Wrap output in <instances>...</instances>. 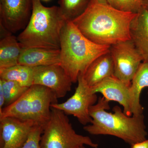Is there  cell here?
<instances>
[{"label":"cell","instance_id":"cell-1","mask_svg":"<svg viewBox=\"0 0 148 148\" xmlns=\"http://www.w3.org/2000/svg\"><path fill=\"white\" fill-rule=\"evenodd\" d=\"M137 14L118 10L108 3L90 0L83 13L72 22L90 41L110 46L131 40L130 26Z\"/></svg>","mask_w":148,"mask_h":148},{"label":"cell","instance_id":"cell-2","mask_svg":"<svg viewBox=\"0 0 148 148\" xmlns=\"http://www.w3.org/2000/svg\"><path fill=\"white\" fill-rule=\"evenodd\" d=\"M109 102L103 97L98 98L89 109L90 124L84 129L91 135L115 136L130 146L146 140L147 132L143 114L128 116L118 106L114 107V113L109 112Z\"/></svg>","mask_w":148,"mask_h":148},{"label":"cell","instance_id":"cell-3","mask_svg":"<svg viewBox=\"0 0 148 148\" xmlns=\"http://www.w3.org/2000/svg\"><path fill=\"white\" fill-rule=\"evenodd\" d=\"M110 46L90 41L80 32L72 21L66 20L60 38L61 65L71 79L77 82L89 65L101 56L110 51Z\"/></svg>","mask_w":148,"mask_h":148},{"label":"cell","instance_id":"cell-4","mask_svg":"<svg viewBox=\"0 0 148 148\" xmlns=\"http://www.w3.org/2000/svg\"><path fill=\"white\" fill-rule=\"evenodd\" d=\"M66 19L59 7H47L33 0L32 15L17 38L22 48L60 49L61 30Z\"/></svg>","mask_w":148,"mask_h":148},{"label":"cell","instance_id":"cell-5","mask_svg":"<svg viewBox=\"0 0 148 148\" xmlns=\"http://www.w3.org/2000/svg\"><path fill=\"white\" fill-rule=\"evenodd\" d=\"M58 99L48 88L33 85L16 101L3 108L0 119L10 117L31 121L44 127L50 119L51 106L58 103Z\"/></svg>","mask_w":148,"mask_h":148},{"label":"cell","instance_id":"cell-6","mask_svg":"<svg viewBox=\"0 0 148 148\" xmlns=\"http://www.w3.org/2000/svg\"><path fill=\"white\" fill-rule=\"evenodd\" d=\"M41 148H80L86 145L98 148V145L87 136L75 132L63 111L51 108L50 119L43 128Z\"/></svg>","mask_w":148,"mask_h":148},{"label":"cell","instance_id":"cell-7","mask_svg":"<svg viewBox=\"0 0 148 148\" xmlns=\"http://www.w3.org/2000/svg\"><path fill=\"white\" fill-rule=\"evenodd\" d=\"M110 53L113 61L114 76L130 86L143 62V58L131 40L110 46Z\"/></svg>","mask_w":148,"mask_h":148},{"label":"cell","instance_id":"cell-8","mask_svg":"<svg viewBox=\"0 0 148 148\" xmlns=\"http://www.w3.org/2000/svg\"><path fill=\"white\" fill-rule=\"evenodd\" d=\"M77 82V87L71 98L64 103L52 104L51 108L63 111L67 115L75 117L85 126L92 120L89 114L90 107L97 103L98 98L85 82L82 74L79 75Z\"/></svg>","mask_w":148,"mask_h":148},{"label":"cell","instance_id":"cell-9","mask_svg":"<svg viewBox=\"0 0 148 148\" xmlns=\"http://www.w3.org/2000/svg\"><path fill=\"white\" fill-rule=\"evenodd\" d=\"M33 0H0V25L15 33L27 26L32 15Z\"/></svg>","mask_w":148,"mask_h":148},{"label":"cell","instance_id":"cell-10","mask_svg":"<svg viewBox=\"0 0 148 148\" xmlns=\"http://www.w3.org/2000/svg\"><path fill=\"white\" fill-rule=\"evenodd\" d=\"M73 82L61 64L35 67L33 85L45 86L57 98H63L71 90Z\"/></svg>","mask_w":148,"mask_h":148},{"label":"cell","instance_id":"cell-11","mask_svg":"<svg viewBox=\"0 0 148 148\" xmlns=\"http://www.w3.org/2000/svg\"><path fill=\"white\" fill-rule=\"evenodd\" d=\"M35 125L10 117L0 119V148H22Z\"/></svg>","mask_w":148,"mask_h":148},{"label":"cell","instance_id":"cell-12","mask_svg":"<svg viewBox=\"0 0 148 148\" xmlns=\"http://www.w3.org/2000/svg\"><path fill=\"white\" fill-rule=\"evenodd\" d=\"M91 89L93 93L102 94L109 102H117L123 107V112L126 115L132 116L130 86L113 76L104 79Z\"/></svg>","mask_w":148,"mask_h":148},{"label":"cell","instance_id":"cell-13","mask_svg":"<svg viewBox=\"0 0 148 148\" xmlns=\"http://www.w3.org/2000/svg\"><path fill=\"white\" fill-rule=\"evenodd\" d=\"M18 64L32 67L61 64L60 49L22 47Z\"/></svg>","mask_w":148,"mask_h":148},{"label":"cell","instance_id":"cell-14","mask_svg":"<svg viewBox=\"0 0 148 148\" xmlns=\"http://www.w3.org/2000/svg\"><path fill=\"white\" fill-rule=\"evenodd\" d=\"M130 35L143 62H148V11L144 6L132 20Z\"/></svg>","mask_w":148,"mask_h":148},{"label":"cell","instance_id":"cell-15","mask_svg":"<svg viewBox=\"0 0 148 148\" xmlns=\"http://www.w3.org/2000/svg\"><path fill=\"white\" fill-rule=\"evenodd\" d=\"M114 73L113 61L109 51L92 61L82 75L88 85L92 88L107 78L114 76Z\"/></svg>","mask_w":148,"mask_h":148},{"label":"cell","instance_id":"cell-16","mask_svg":"<svg viewBox=\"0 0 148 148\" xmlns=\"http://www.w3.org/2000/svg\"><path fill=\"white\" fill-rule=\"evenodd\" d=\"M0 69H6L18 64L22 47L15 36L1 28Z\"/></svg>","mask_w":148,"mask_h":148},{"label":"cell","instance_id":"cell-17","mask_svg":"<svg viewBox=\"0 0 148 148\" xmlns=\"http://www.w3.org/2000/svg\"><path fill=\"white\" fill-rule=\"evenodd\" d=\"M147 87L148 88V62H143L130 86L132 115L143 114L144 108L140 104V97L142 90Z\"/></svg>","mask_w":148,"mask_h":148},{"label":"cell","instance_id":"cell-18","mask_svg":"<svg viewBox=\"0 0 148 148\" xmlns=\"http://www.w3.org/2000/svg\"><path fill=\"white\" fill-rule=\"evenodd\" d=\"M35 67L17 64L0 69V79L17 82L24 87H30L33 85Z\"/></svg>","mask_w":148,"mask_h":148},{"label":"cell","instance_id":"cell-19","mask_svg":"<svg viewBox=\"0 0 148 148\" xmlns=\"http://www.w3.org/2000/svg\"><path fill=\"white\" fill-rule=\"evenodd\" d=\"M90 0H59L61 13L66 20L72 21L87 8Z\"/></svg>","mask_w":148,"mask_h":148},{"label":"cell","instance_id":"cell-20","mask_svg":"<svg viewBox=\"0 0 148 148\" xmlns=\"http://www.w3.org/2000/svg\"><path fill=\"white\" fill-rule=\"evenodd\" d=\"M29 88L22 86L15 82L0 79V88L5 98V107L16 101Z\"/></svg>","mask_w":148,"mask_h":148},{"label":"cell","instance_id":"cell-21","mask_svg":"<svg viewBox=\"0 0 148 148\" xmlns=\"http://www.w3.org/2000/svg\"><path fill=\"white\" fill-rule=\"evenodd\" d=\"M114 8L124 12L138 13L143 7V0H107Z\"/></svg>","mask_w":148,"mask_h":148},{"label":"cell","instance_id":"cell-22","mask_svg":"<svg viewBox=\"0 0 148 148\" xmlns=\"http://www.w3.org/2000/svg\"><path fill=\"white\" fill-rule=\"evenodd\" d=\"M44 127L35 125L30 132L26 143L21 148H41V138Z\"/></svg>","mask_w":148,"mask_h":148},{"label":"cell","instance_id":"cell-23","mask_svg":"<svg viewBox=\"0 0 148 148\" xmlns=\"http://www.w3.org/2000/svg\"><path fill=\"white\" fill-rule=\"evenodd\" d=\"M131 148H148V139L142 142L135 143L131 146Z\"/></svg>","mask_w":148,"mask_h":148},{"label":"cell","instance_id":"cell-24","mask_svg":"<svg viewBox=\"0 0 148 148\" xmlns=\"http://www.w3.org/2000/svg\"><path fill=\"white\" fill-rule=\"evenodd\" d=\"M5 106V98L2 89L0 88V112L2 111L3 107Z\"/></svg>","mask_w":148,"mask_h":148},{"label":"cell","instance_id":"cell-25","mask_svg":"<svg viewBox=\"0 0 148 148\" xmlns=\"http://www.w3.org/2000/svg\"><path fill=\"white\" fill-rule=\"evenodd\" d=\"M143 6L148 11V0H143Z\"/></svg>","mask_w":148,"mask_h":148},{"label":"cell","instance_id":"cell-26","mask_svg":"<svg viewBox=\"0 0 148 148\" xmlns=\"http://www.w3.org/2000/svg\"><path fill=\"white\" fill-rule=\"evenodd\" d=\"M95 1L99 2L107 3V0H95Z\"/></svg>","mask_w":148,"mask_h":148},{"label":"cell","instance_id":"cell-27","mask_svg":"<svg viewBox=\"0 0 148 148\" xmlns=\"http://www.w3.org/2000/svg\"><path fill=\"white\" fill-rule=\"evenodd\" d=\"M80 148H86L84 146H82V147H81Z\"/></svg>","mask_w":148,"mask_h":148},{"label":"cell","instance_id":"cell-28","mask_svg":"<svg viewBox=\"0 0 148 148\" xmlns=\"http://www.w3.org/2000/svg\"><path fill=\"white\" fill-rule=\"evenodd\" d=\"M43 1H49V0H43Z\"/></svg>","mask_w":148,"mask_h":148}]
</instances>
